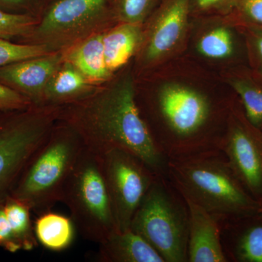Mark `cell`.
I'll list each match as a JSON object with an SVG mask.
<instances>
[{
	"label": "cell",
	"mask_w": 262,
	"mask_h": 262,
	"mask_svg": "<svg viewBox=\"0 0 262 262\" xmlns=\"http://www.w3.org/2000/svg\"><path fill=\"white\" fill-rule=\"evenodd\" d=\"M235 9L246 23L262 27V0H238Z\"/></svg>",
	"instance_id": "obj_26"
},
{
	"label": "cell",
	"mask_w": 262,
	"mask_h": 262,
	"mask_svg": "<svg viewBox=\"0 0 262 262\" xmlns=\"http://www.w3.org/2000/svg\"><path fill=\"white\" fill-rule=\"evenodd\" d=\"M61 106L0 110V208L11 196L29 160L58 121Z\"/></svg>",
	"instance_id": "obj_6"
},
{
	"label": "cell",
	"mask_w": 262,
	"mask_h": 262,
	"mask_svg": "<svg viewBox=\"0 0 262 262\" xmlns=\"http://www.w3.org/2000/svg\"><path fill=\"white\" fill-rule=\"evenodd\" d=\"M260 212H262V203H261V210H260ZM260 212H259V213H260Z\"/></svg>",
	"instance_id": "obj_33"
},
{
	"label": "cell",
	"mask_w": 262,
	"mask_h": 262,
	"mask_svg": "<svg viewBox=\"0 0 262 262\" xmlns=\"http://www.w3.org/2000/svg\"><path fill=\"white\" fill-rule=\"evenodd\" d=\"M145 32L141 24L120 23L103 32V47L106 67L115 73L141 51Z\"/></svg>",
	"instance_id": "obj_16"
},
{
	"label": "cell",
	"mask_w": 262,
	"mask_h": 262,
	"mask_svg": "<svg viewBox=\"0 0 262 262\" xmlns=\"http://www.w3.org/2000/svg\"><path fill=\"white\" fill-rule=\"evenodd\" d=\"M54 53L44 45L14 43L0 39V67Z\"/></svg>",
	"instance_id": "obj_24"
},
{
	"label": "cell",
	"mask_w": 262,
	"mask_h": 262,
	"mask_svg": "<svg viewBox=\"0 0 262 262\" xmlns=\"http://www.w3.org/2000/svg\"><path fill=\"white\" fill-rule=\"evenodd\" d=\"M98 155L118 230H126L158 175L142 160L125 150L110 149Z\"/></svg>",
	"instance_id": "obj_8"
},
{
	"label": "cell",
	"mask_w": 262,
	"mask_h": 262,
	"mask_svg": "<svg viewBox=\"0 0 262 262\" xmlns=\"http://www.w3.org/2000/svg\"><path fill=\"white\" fill-rule=\"evenodd\" d=\"M100 87L92 83L75 66L63 60L45 89L43 103L64 106L89 97Z\"/></svg>",
	"instance_id": "obj_14"
},
{
	"label": "cell",
	"mask_w": 262,
	"mask_h": 262,
	"mask_svg": "<svg viewBox=\"0 0 262 262\" xmlns=\"http://www.w3.org/2000/svg\"><path fill=\"white\" fill-rule=\"evenodd\" d=\"M98 245V261L165 262L145 239L130 229L116 231Z\"/></svg>",
	"instance_id": "obj_13"
},
{
	"label": "cell",
	"mask_w": 262,
	"mask_h": 262,
	"mask_svg": "<svg viewBox=\"0 0 262 262\" xmlns=\"http://www.w3.org/2000/svg\"><path fill=\"white\" fill-rule=\"evenodd\" d=\"M202 11L229 12L235 9L238 0H194Z\"/></svg>",
	"instance_id": "obj_30"
},
{
	"label": "cell",
	"mask_w": 262,
	"mask_h": 262,
	"mask_svg": "<svg viewBox=\"0 0 262 262\" xmlns=\"http://www.w3.org/2000/svg\"><path fill=\"white\" fill-rule=\"evenodd\" d=\"M58 122L29 160L10 196L39 214L61 202L66 182L84 146L72 127Z\"/></svg>",
	"instance_id": "obj_3"
},
{
	"label": "cell",
	"mask_w": 262,
	"mask_h": 262,
	"mask_svg": "<svg viewBox=\"0 0 262 262\" xmlns=\"http://www.w3.org/2000/svg\"><path fill=\"white\" fill-rule=\"evenodd\" d=\"M261 130H262V129H261Z\"/></svg>",
	"instance_id": "obj_34"
},
{
	"label": "cell",
	"mask_w": 262,
	"mask_h": 262,
	"mask_svg": "<svg viewBox=\"0 0 262 262\" xmlns=\"http://www.w3.org/2000/svg\"><path fill=\"white\" fill-rule=\"evenodd\" d=\"M103 32L84 38L62 51L64 61L75 66L92 83L97 86L108 82L113 76L105 62Z\"/></svg>",
	"instance_id": "obj_15"
},
{
	"label": "cell",
	"mask_w": 262,
	"mask_h": 262,
	"mask_svg": "<svg viewBox=\"0 0 262 262\" xmlns=\"http://www.w3.org/2000/svg\"><path fill=\"white\" fill-rule=\"evenodd\" d=\"M35 106L29 98L0 83V110L21 111Z\"/></svg>",
	"instance_id": "obj_25"
},
{
	"label": "cell",
	"mask_w": 262,
	"mask_h": 262,
	"mask_svg": "<svg viewBox=\"0 0 262 262\" xmlns=\"http://www.w3.org/2000/svg\"><path fill=\"white\" fill-rule=\"evenodd\" d=\"M185 201L189 215L187 261H228L222 242L220 217L194 202Z\"/></svg>",
	"instance_id": "obj_12"
},
{
	"label": "cell",
	"mask_w": 262,
	"mask_h": 262,
	"mask_svg": "<svg viewBox=\"0 0 262 262\" xmlns=\"http://www.w3.org/2000/svg\"><path fill=\"white\" fill-rule=\"evenodd\" d=\"M112 0H55L48 5L25 43L44 45L52 52L68 49L101 29L113 15Z\"/></svg>",
	"instance_id": "obj_7"
},
{
	"label": "cell",
	"mask_w": 262,
	"mask_h": 262,
	"mask_svg": "<svg viewBox=\"0 0 262 262\" xmlns=\"http://www.w3.org/2000/svg\"><path fill=\"white\" fill-rule=\"evenodd\" d=\"M241 262H262V222L253 224L236 239L232 253Z\"/></svg>",
	"instance_id": "obj_21"
},
{
	"label": "cell",
	"mask_w": 262,
	"mask_h": 262,
	"mask_svg": "<svg viewBox=\"0 0 262 262\" xmlns=\"http://www.w3.org/2000/svg\"><path fill=\"white\" fill-rule=\"evenodd\" d=\"M63 62V53L54 52L0 67V83L42 106L45 89Z\"/></svg>",
	"instance_id": "obj_11"
},
{
	"label": "cell",
	"mask_w": 262,
	"mask_h": 262,
	"mask_svg": "<svg viewBox=\"0 0 262 262\" xmlns=\"http://www.w3.org/2000/svg\"><path fill=\"white\" fill-rule=\"evenodd\" d=\"M3 209L23 251H31L37 247V239L31 220V208L23 202L10 196Z\"/></svg>",
	"instance_id": "obj_18"
},
{
	"label": "cell",
	"mask_w": 262,
	"mask_h": 262,
	"mask_svg": "<svg viewBox=\"0 0 262 262\" xmlns=\"http://www.w3.org/2000/svg\"><path fill=\"white\" fill-rule=\"evenodd\" d=\"M158 0H112L113 16L120 23L142 24L149 16Z\"/></svg>",
	"instance_id": "obj_23"
},
{
	"label": "cell",
	"mask_w": 262,
	"mask_h": 262,
	"mask_svg": "<svg viewBox=\"0 0 262 262\" xmlns=\"http://www.w3.org/2000/svg\"><path fill=\"white\" fill-rule=\"evenodd\" d=\"M222 151L245 189L262 203V130L231 111Z\"/></svg>",
	"instance_id": "obj_9"
},
{
	"label": "cell",
	"mask_w": 262,
	"mask_h": 262,
	"mask_svg": "<svg viewBox=\"0 0 262 262\" xmlns=\"http://www.w3.org/2000/svg\"><path fill=\"white\" fill-rule=\"evenodd\" d=\"M0 248L12 253L23 251L21 245L12 230L3 206L0 208Z\"/></svg>",
	"instance_id": "obj_27"
},
{
	"label": "cell",
	"mask_w": 262,
	"mask_h": 262,
	"mask_svg": "<svg viewBox=\"0 0 262 262\" xmlns=\"http://www.w3.org/2000/svg\"><path fill=\"white\" fill-rule=\"evenodd\" d=\"M39 0H0V10L11 13H32Z\"/></svg>",
	"instance_id": "obj_29"
},
{
	"label": "cell",
	"mask_w": 262,
	"mask_h": 262,
	"mask_svg": "<svg viewBox=\"0 0 262 262\" xmlns=\"http://www.w3.org/2000/svg\"><path fill=\"white\" fill-rule=\"evenodd\" d=\"M196 49L202 56L211 59L228 58L234 51L233 34L227 27H215L200 38Z\"/></svg>",
	"instance_id": "obj_20"
},
{
	"label": "cell",
	"mask_w": 262,
	"mask_h": 262,
	"mask_svg": "<svg viewBox=\"0 0 262 262\" xmlns=\"http://www.w3.org/2000/svg\"><path fill=\"white\" fill-rule=\"evenodd\" d=\"M189 215L187 202L168 177L157 176L134 213L130 229L165 262L187 261Z\"/></svg>",
	"instance_id": "obj_4"
},
{
	"label": "cell",
	"mask_w": 262,
	"mask_h": 262,
	"mask_svg": "<svg viewBox=\"0 0 262 262\" xmlns=\"http://www.w3.org/2000/svg\"><path fill=\"white\" fill-rule=\"evenodd\" d=\"M167 177L185 199L220 219H251L261 210L221 150L168 160Z\"/></svg>",
	"instance_id": "obj_2"
},
{
	"label": "cell",
	"mask_w": 262,
	"mask_h": 262,
	"mask_svg": "<svg viewBox=\"0 0 262 262\" xmlns=\"http://www.w3.org/2000/svg\"><path fill=\"white\" fill-rule=\"evenodd\" d=\"M61 202L84 238L100 244L119 231L100 155L85 146L66 182Z\"/></svg>",
	"instance_id": "obj_5"
},
{
	"label": "cell",
	"mask_w": 262,
	"mask_h": 262,
	"mask_svg": "<svg viewBox=\"0 0 262 262\" xmlns=\"http://www.w3.org/2000/svg\"><path fill=\"white\" fill-rule=\"evenodd\" d=\"M39 19L31 13H11L0 10V39H21L32 35Z\"/></svg>",
	"instance_id": "obj_22"
},
{
	"label": "cell",
	"mask_w": 262,
	"mask_h": 262,
	"mask_svg": "<svg viewBox=\"0 0 262 262\" xmlns=\"http://www.w3.org/2000/svg\"><path fill=\"white\" fill-rule=\"evenodd\" d=\"M247 32L251 53L256 65L262 72V27L249 25Z\"/></svg>",
	"instance_id": "obj_28"
},
{
	"label": "cell",
	"mask_w": 262,
	"mask_h": 262,
	"mask_svg": "<svg viewBox=\"0 0 262 262\" xmlns=\"http://www.w3.org/2000/svg\"><path fill=\"white\" fill-rule=\"evenodd\" d=\"M190 4L191 0H165L160 7L145 32L143 64L158 63L179 47L187 32Z\"/></svg>",
	"instance_id": "obj_10"
},
{
	"label": "cell",
	"mask_w": 262,
	"mask_h": 262,
	"mask_svg": "<svg viewBox=\"0 0 262 262\" xmlns=\"http://www.w3.org/2000/svg\"><path fill=\"white\" fill-rule=\"evenodd\" d=\"M229 84L241 98L248 121L261 130L262 86L246 77H233Z\"/></svg>",
	"instance_id": "obj_19"
},
{
	"label": "cell",
	"mask_w": 262,
	"mask_h": 262,
	"mask_svg": "<svg viewBox=\"0 0 262 262\" xmlns=\"http://www.w3.org/2000/svg\"><path fill=\"white\" fill-rule=\"evenodd\" d=\"M58 120L72 127L91 151L101 154L125 150L157 175L167 177L168 158L155 144L141 115L130 74L100 87L89 97L62 106Z\"/></svg>",
	"instance_id": "obj_1"
},
{
	"label": "cell",
	"mask_w": 262,
	"mask_h": 262,
	"mask_svg": "<svg viewBox=\"0 0 262 262\" xmlns=\"http://www.w3.org/2000/svg\"><path fill=\"white\" fill-rule=\"evenodd\" d=\"M258 216H259L260 218L262 219V212H260V213H258Z\"/></svg>",
	"instance_id": "obj_32"
},
{
	"label": "cell",
	"mask_w": 262,
	"mask_h": 262,
	"mask_svg": "<svg viewBox=\"0 0 262 262\" xmlns=\"http://www.w3.org/2000/svg\"><path fill=\"white\" fill-rule=\"evenodd\" d=\"M75 227L72 219L50 211L39 214L34 226L37 242L53 251L70 247L75 238Z\"/></svg>",
	"instance_id": "obj_17"
},
{
	"label": "cell",
	"mask_w": 262,
	"mask_h": 262,
	"mask_svg": "<svg viewBox=\"0 0 262 262\" xmlns=\"http://www.w3.org/2000/svg\"><path fill=\"white\" fill-rule=\"evenodd\" d=\"M55 0H39V3H48V5L51 4Z\"/></svg>",
	"instance_id": "obj_31"
}]
</instances>
